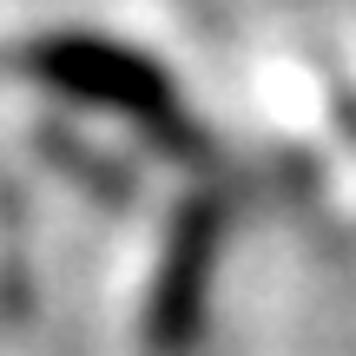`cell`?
<instances>
[{"instance_id":"1","label":"cell","mask_w":356,"mask_h":356,"mask_svg":"<svg viewBox=\"0 0 356 356\" xmlns=\"http://www.w3.org/2000/svg\"><path fill=\"white\" fill-rule=\"evenodd\" d=\"M40 73H47V86H66L79 99L132 113V119H165L172 106L165 73H152L145 60H132L126 47H106V40H47Z\"/></svg>"}]
</instances>
